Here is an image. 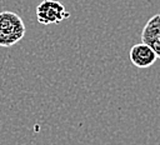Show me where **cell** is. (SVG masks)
Returning a JSON list of instances; mask_svg holds the SVG:
<instances>
[{
    "label": "cell",
    "instance_id": "obj_3",
    "mask_svg": "<svg viewBox=\"0 0 160 145\" xmlns=\"http://www.w3.org/2000/svg\"><path fill=\"white\" fill-rule=\"evenodd\" d=\"M129 56H130L131 64L136 68H140V69L151 66L158 59L156 52L149 45H146L144 42L135 44L130 49Z\"/></svg>",
    "mask_w": 160,
    "mask_h": 145
},
{
    "label": "cell",
    "instance_id": "obj_1",
    "mask_svg": "<svg viewBox=\"0 0 160 145\" xmlns=\"http://www.w3.org/2000/svg\"><path fill=\"white\" fill-rule=\"evenodd\" d=\"M26 28L22 19L12 11L0 12V46L10 48L20 41L25 35Z\"/></svg>",
    "mask_w": 160,
    "mask_h": 145
},
{
    "label": "cell",
    "instance_id": "obj_4",
    "mask_svg": "<svg viewBox=\"0 0 160 145\" xmlns=\"http://www.w3.org/2000/svg\"><path fill=\"white\" fill-rule=\"evenodd\" d=\"M141 40L156 52L158 58H160V14L154 15L146 22L141 34Z\"/></svg>",
    "mask_w": 160,
    "mask_h": 145
},
{
    "label": "cell",
    "instance_id": "obj_2",
    "mask_svg": "<svg viewBox=\"0 0 160 145\" xmlns=\"http://www.w3.org/2000/svg\"><path fill=\"white\" fill-rule=\"evenodd\" d=\"M69 16L70 12L58 0H42L36 6V19L42 25L59 24Z\"/></svg>",
    "mask_w": 160,
    "mask_h": 145
}]
</instances>
